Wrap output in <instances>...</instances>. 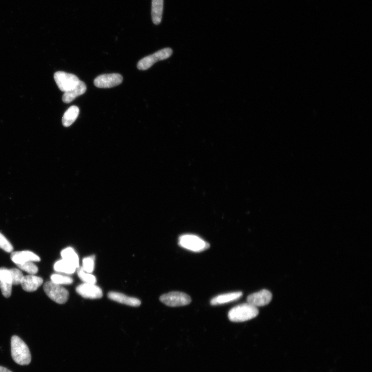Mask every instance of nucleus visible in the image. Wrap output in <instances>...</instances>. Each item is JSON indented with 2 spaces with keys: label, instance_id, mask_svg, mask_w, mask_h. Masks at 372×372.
Segmentation results:
<instances>
[{
  "label": "nucleus",
  "instance_id": "1",
  "mask_svg": "<svg viewBox=\"0 0 372 372\" xmlns=\"http://www.w3.org/2000/svg\"><path fill=\"white\" fill-rule=\"evenodd\" d=\"M11 352L15 362L21 366L28 365L31 362V355L27 345L20 338L14 335L11 339Z\"/></svg>",
  "mask_w": 372,
  "mask_h": 372
},
{
  "label": "nucleus",
  "instance_id": "2",
  "mask_svg": "<svg viewBox=\"0 0 372 372\" xmlns=\"http://www.w3.org/2000/svg\"><path fill=\"white\" fill-rule=\"evenodd\" d=\"M258 313L257 308L248 303H243L232 308L228 313V318L233 322H244L255 318Z\"/></svg>",
  "mask_w": 372,
  "mask_h": 372
},
{
  "label": "nucleus",
  "instance_id": "3",
  "mask_svg": "<svg viewBox=\"0 0 372 372\" xmlns=\"http://www.w3.org/2000/svg\"><path fill=\"white\" fill-rule=\"evenodd\" d=\"M179 246L189 251L201 252L208 249L209 244L195 235L185 234L181 235L178 239Z\"/></svg>",
  "mask_w": 372,
  "mask_h": 372
},
{
  "label": "nucleus",
  "instance_id": "4",
  "mask_svg": "<svg viewBox=\"0 0 372 372\" xmlns=\"http://www.w3.org/2000/svg\"><path fill=\"white\" fill-rule=\"evenodd\" d=\"M46 295L53 301L59 304H64L69 299V292L61 285L48 281L43 286Z\"/></svg>",
  "mask_w": 372,
  "mask_h": 372
},
{
  "label": "nucleus",
  "instance_id": "5",
  "mask_svg": "<svg viewBox=\"0 0 372 372\" xmlns=\"http://www.w3.org/2000/svg\"><path fill=\"white\" fill-rule=\"evenodd\" d=\"M160 300L167 306L176 307L188 305L191 303V298L184 292L172 291L161 296Z\"/></svg>",
  "mask_w": 372,
  "mask_h": 372
},
{
  "label": "nucleus",
  "instance_id": "6",
  "mask_svg": "<svg viewBox=\"0 0 372 372\" xmlns=\"http://www.w3.org/2000/svg\"><path fill=\"white\" fill-rule=\"evenodd\" d=\"M173 51L171 48H166L152 55L146 56L138 62L137 64L138 69L141 71L147 70L156 62L170 57Z\"/></svg>",
  "mask_w": 372,
  "mask_h": 372
},
{
  "label": "nucleus",
  "instance_id": "7",
  "mask_svg": "<svg viewBox=\"0 0 372 372\" xmlns=\"http://www.w3.org/2000/svg\"><path fill=\"white\" fill-rule=\"evenodd\" d=\"M55 82L61 91L65 92L76 87L80 80L75 75L64 72H57L54 74Z\"/></svg>",
  "mask_w": 372,
  "mask_h": 372
},
{
  "label": "nucleus",
  "instance_id": "8",
  "mask_svg": "<svg viewBox=\"0 0 372 372\" xmlns=\"http://www.w3.org/2000/svg\"><path fill=\"white\" fill-rule=\"evenodd\" d=\"M123 80L122 76L119 74H104L96 78L94 83L97 87L107 88L121 84Z\"/></svg>",
  "mask_w": 372,
  "mask_h": 372
},
{
  "label": "nucleus",
  "instance_id": "9",
  "mask_svg": "<svg viewBox=\"0 0 372 372\" xmlns=\"http://www.w3.org/2000/svg\"><path fill=\"white\" fill-rule=\"evenodd\" d=\"M76 291L83 298L90 299H99L103 295L102 289L95 284L84 283L76 288Z\"/></svg>",
  "mask_w": 372,
  "mask_h": 372
},
{
  "label": "nucleus",
  "instance_id": "10",
  "mask_svg": "<svg viewBox=\"0 0 372 372\" xmlns=\"http://www.w3.org/2000/svg\"><path fill=\"white\" fill-rule=\"evenodd\" d=\"M273 295L272 292L267 289L253 293L248 296L247 303L257 308L267 305L272 301Z\"/></svg>",
  "mask_w": 372,
  "mask_h": 372
},
{
  "label": "nucleus",
  "instance_id": "11",
  "mask_svg": "<svg viewBox=\"0 0 372 372\" xmlns=\"http://www.w3.org/2000/svg\"><path fill=\"white\" fill-rule=\"evenodd\" d=\"M12 279L9 269L0 268V289L2 294L6 298H9L12 291Z\"/></svg>",
  "mask_w": 372,
  "mask_h": 372
},
{
  "label": "nucleus",
  "instance_id": "12",
  "mask_svg": "<svg viewBox=\"0 0 372 372\" xmlns=\"http://www.w3.org/2000/svg\"><path fill=\"white\" fill-rule=\"evenodd\" d=\"M11 260L17 265L29 262H40V257L30 251L13 252L10 255Z\"/></svg>",
  "mask_w": 372,
  "mask_h": 372
},
{
  "label": "nucleus",
  "instance_id": "13",
  "mask_svg": "<svg viewBox=\"0 0 372 372\" xmlns=\"http://www.w3.org/2000/svg\"><path fill=\"white\" fill-rule=\"evenodd\" d=\"M108 296L113 301L131 307H139L141 304L139 299L126 296L119 292L110 291L108 293Z\"/></svg>",
  "mask_w": 372,
  "mask_h": 372
},
{
  "label": "nucleus",
  "instance_id": "14",
  "mask_svg": "<svg viewBox=\"0 0 372 372\" xmlns=\"http://www.w3.org/2000/svg\"><path fill=\"white\" fill-rule=\"evenodd\" d=\"M86 91V84L84 82L80 81L76 87L69 91L64 92L62 97V100L64 103L69 104L72 102L77 97L84 94Z\"/></svg>",
  "mask_w": 372,
  "mask_h": 372
},
{
  "label": "nucleus",
  "instance_id": "15",
  "mask_svg": "<svg viewBox=\"0 0 372 372\" xmlns=\"http://www.w3.org/2000/svg\"><path fill=\"white\" fill-rule=\"evenodd\" d=\"M42 283L43 280L41 278L30 275L24 277L21 285L24 290L32 292L37 290Z\"/></svg>",
  "mask_w": 372,
  "mask_h": 372
},
{
  "label": "nucleus",
  "instance_id": "16",
  "mask_svg": "<svg viewBox=\"0 0 372 372\" xmlns=\"http://www.w3.org/2000/svg\"><path fill=\"white\" fill-rule=\"evenodd\" d=\"M243 296V292L237 291L218 295L212 298L210 304L212 306L220 305L239 299Z\"/></svg>",
  "mask_w": 372,
  "mask_h": 372
},
{
  "label": "nucleus",
  "instance_id": "17",
  "mask_svg": "<svg viewBox=\"0 0 372 372\" xmlns=\"http://www.w3.org/2000/svg\"><path fill=\"white\" fill-rule=\"evenodd\" d=\"M164 10V0H152V18L153 23L159 25L161 23Z\"/></svg>",
  "mask_w": 372,
  "mask_h": 372
},
{
  "label": "nucleus",
  "instance_id": "18",
  "mask_svg": "<svg viewBox=\"0 0 372 372\" xmlns=\"http://www.w3.org/2000/svg\"><path fill=\"white\" fill-rule=\"evenodd\" d=\"M80 115V109L77 106H73L67 110L62 118L64 126L68 127L72 125Z\"/></svg>",
  "mask_w": 372,
  "mask_h": 372
},
{
  "label": "nucleus",
  "instance_id": "19",
  "mask_svg": "<svg viewBox=\"0 0 372 372\" xmlns=\"http://www.w3.org/2000/svg\"><path fill=\"white\" fill-rule=\"evenodd\" d=\"M63 260L74 265L77 268L80 267V258L73 248L68 247L61 253Z\"/></svg>",
  "mask_w": 372,
  "mask_h": 372
},
{
  "label": "nucleus",
  "instance_id": "20",
  "mask_svg": "<svg viewBox=\"0 0 372 372\" xmlns=\"http://www.w3.org/2000/svg\"><path fill=\"white\" fill-rule=\"evenodd\" d=\"M54 269L55 272L66 274H74L77 269L72 264L63 260L56 262L54 265Z\"/></svg>",
  "mask_w": 372,
  "mask_h": 372
},
{
  "label": "nucleus",
  "instance_id": "21",
  "mask_svg": "<svg viewBox=\"0 0 372 372\" xmlns=\"http://www.w3.org/2000/svg\"><path fill=\"white\" fill-rule=\"evenodd\" d=\"M50 278L53 283L61 286L71 285L73 283V279L71 277L60 274H53Z\"/></svg>",
  "mask_w": 372,
  "mask_h": 372
},
{
  "label": "nucleus",
  "instance_id": "22",
  "mask_svg": "<svg viewBox=\"0 0 372 372\" xmlns=\"http://www.w3.org/2000/svg\"><path fill=\"white\" fill-rule=\"evenodd\" d=\"M78 276L84 283L96 284L97 280L94 275L84 271L82 268H80L77 272Z\"/></svg>",
  "mask_w": 372,
  "mask_h": 372
},
{
  "label": "nucleus",
  "instance_id": "23",
  "mask_svg": "<svg viewBox=\"0 0 372 372\" xmlns=\"http://www.w3.org/2000/svg\"><path fill=\"white\" fill-rule=\"evenodd\" d=\"M95 257L94 256H88L83 258L82 269L84 272L91 274L94 269Z\"/></svg>",
  "mask_w": 372,
  "mask_h": 372
},
{
  "label": "nucleus",
  "instance_id": "24",
  "mask_svg": "<svg viewBox=\"0 0 372 372\" xmlns=\"http://www.w3.org/2000/svg\"><path fill=\"white\" fill-rule=\"evenodd\" d=\"M9 270L11 276H12L13 285H21L25 277L23 274L19 269L17 268L10 269Z\"/></svg>",
  "mask_w": 372,
  "mask_h": 372
},
{
  "label": "nucleus",
  "instance_id": "25",
  "mask_svg": "<svg viewBox=\"0 0 372 372\" xmlns=\"http://www.w3.org/2000/svg\"><path fill=\"white\" fill-rule=\"evenodd\" d=\"M21 270H24L30 275H35L39 272L38 266L32 262H29L24 264L17 265Z\"/></svg>",
  "mask_w": 372,
  "mask_h": 372
},
{
  "label": "nucleus",
  "instance_id": "26",
  "mask_svg": "<svg viewBox=\"0 0 372 372\" xmlns=\"http://www.w3.org/2000/svg\"><path fill=\"white\" fill-rule=\"evenodd\" d=\"M0 248L6 252H12L14 249L12 244L1 233H0Z\"/></svg>",
  "mask_w": 372,
  "mask_h": 372
},
{
  "label": "nucleus",
  "instance_id": "27",
  "mask_svg": "<svg viewBox=\"0 0 372 372\" xmlns=\"http://www.w3.org/2000/svg\"><path fill=\"white\" fill-rule=\"evenodd\" d=\"M0 372H12L10 371V370H9L8 369L4 367L0 366Z\"/></svg>",
  "mask_w": 372,
  "mask_h": 372
}]
</instances>
